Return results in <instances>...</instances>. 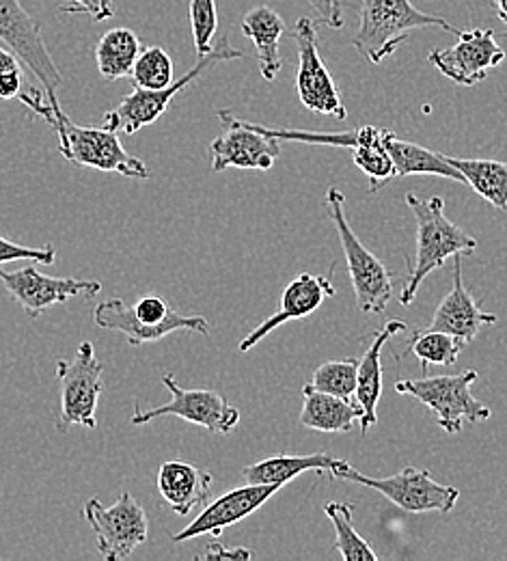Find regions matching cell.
<instances>
[{"mask_svg":"<svg viewBox=\"0 0 507 561\" xmlns=\"http://www.w3.org/2000/svg\"><path fill=\"white\" fill-rule=\"evenodd\" d=\"M93 322L100 329L122 333L130 346L160 342L171 333L188 331L208 337L212 327L204 316H184L169 307L162 296L149 294L130 307L122 298H106L93 309Z\"/></svg>","mask_w":507,"mask_h":561,"instance_id":"6da1fadb","label":"cell"},{"mask_svg":"<svg viewBox=\"0 0 507 561\" xmlns=\"http://www.w3.org/2000/svg\"><path fill=\"white\" fill-rule=\"evenodd\" d=\"M406 204L417 222V262L400 294V302L413 305L426 277L442 268L449 257L473 255L477 240L445 216V199H422L415 193H406Z\"/></svg>","mask_w":507,"mask_h":561,"instance_id":"7a4b0ae2","label":"cell"},{"mask_svg":"<svg viewBox=\"0 0 507 561\" xmlns=\"http://www.w3.org/2000/svg\"><path fill=\"white\" fill-rule=\"evenodd\" d=\"M428 26H440L456 37L460 33L447 20L424 13L411 0H362L353 46L365 61L378 66L408 39L411 31Z\"/></svg>","mask_w":507,"mask_h":561,"instance_id":"3957f363","label":"cell"},{"mask_svg":"<svg viewBox=\"0 0 507 561\" xmlns=\"http://www.w3.org/2000/svg\"><path fill=\"white\" fill-rule=\"evenodd\" d=\"M240 57H242V53L235 50L231 46V39L224 35V37L218 39L208 55L197 59L195 68H191V71H186L182 78L173 80L169 87L158 89V91L135 87V91L130 95H126L119 106L111 108L104 115L102 126L108 128V130H115L119 135H130L132 137V135H137L139 130H143L149 124L158 122L166 113V108L173 102V98L180 91H184L191 82L201 78L206 71L215 68L217 64L233 61V59H240Z\"/></svg>","mask_w":507,"mask_h":561,"instance_id":"277c9868","label":"cell"},{"mask_svg":"<svg viewBox=\"0 0 507 561\" xmlns=\"http://www.w3.org/2000/svg\"><path fill=\"white\" fill-rule=\"evenodd\" d=\"M344 193L339 188H329L326 193V208L331 220L337 229L348 273L355 285L357 307L362 313H382L393 296V273L362 244L353 231L346 210H344Z\"/></svg>","mask_w":507,"mask_h":561,"instance_id":"5b68a950","label":"cell"},{"mask_svg":"<svg viewBox=\"0 0 507 561\" xmlns=\"http://www.w3.org/2000/svg\"><path fill=\"white\" fill-rule=\"evenodd\" d=\"M477 380L475 369H466L456 376H426L419 380H397L395 391L413 396L435 413L438 425L449 432H462L464 421L477 423L493 417V411L473 396Z\"/></svg>","mask_w":507,"mask_h":561,"instance_id":"8992f818","label":"cell"},{"mask_svg":"<svg viewBox=\"0 0 507 561\" xmlns=\"http://www.w3.org/2000/svg\"><path fill=\"white\" fill-rule=\"evenodd\" d=\"M59 137L61 153L78 167L97 169L104 173H119L130 180H149L146 162L122 145L119 133L108 128H89L78 126L61 113L53 126Z\"/></svg>","mask_w":507,"mask_h":561,"instance_id":"52a82bcc","label":"cell"},{"mask_svg":"<svg viewBox=\"0 0 507 561\" xmlns=\"http://www.w3.org/2000/svg\"><path fill=\"white\" fill-rule=\"evenodd\" d=\"M0 39L9 46L11 53H15V57L33 73V78L39 80L57 122V117L64 113L57 95L64 84V76L46 48L39 24L28 15L20 0H0Z\"/></svg>","mask_w":507,"mask_h":561,"instance_id":"ba28073f","label":"cell"},{"mask_svg":"<svg viewBox=\"0 0 507 561\" xmlns=\"http://www.w3.org/2000/svg\"><path fill=\"white\" fill-rule=\"evenodd\" d=\"M82 516L91 527L97 551L106 561L128 560L149 536V518L143 505L128 491L113 505H104L100 499H89L82 507Z\"/></svg>","mask_w":507,"mask_h":561,"instance_id":"9c48e42d","label":"cell"},{"mask_svg":"<svg viewBox=\"0 0 507 561\" xmlns=\"http://www.w3.org/2000/svg\"><path fill=\"white\" fill-rule=\"evenodd\" d=\"M104 363L97 358L91 342H82L72 360L57 363V380L61 385L59 402V432H68L76 425L95 430L97 404L104 393Z\"/></svg>","mask_w":507,"mask_h":561,"instance_id":"30bf717a","label":"cell"},{"mask_svg":"<svg viewBox=\"0 0 507 561\" xmlns=\"http://www.w3.org/2000/svg\"><path fill=\"white\" fill-rule=\"evenodd\" d=\"M162 385L171 393V402L139 411L130 417L135 425H147L160 417H177L206 427L212 434H229L240 423V411L212 389H184L173 374L162 376Z\"/></svg>","mask_w":507,"mask_h":561,"instance_id":"8fae6325","label":"cell"},{"mask_svg":"<svg viewBox=\"0 0 507 561\" xmlns=\"http://www.w3.org/2000/svg\"><path fill=\"white\" fill-rule=\"evenodd\" d=\"M298 48L296 91L304 108L344 122L348 117L342 93L318 50V31L311 18H300L291 31Z\"/></svg>","mask_w":507,"mask_h":561,"instance_id":"7c38bea8","label":"cell"},{"mask_svg":"<svg viewBox=\"0 0 507 561\" xmlns=\"http://www.w3.org/2000/svg\"><path fill=\"white\" fill-rule=\"evenodd\" d=\"M222 126L220 137L210 142V169L222 173L227 169L270 171L281 156V140L266 135L260 124L242 122L231 111H218Z\"/></svg>","mask_w":507,"mask_h":561,"instance_id":"4fadbf2b","label":"cell"},{"mask_svg":"<svg viewBox=\"0 0 507 561\" xmlns=\"http://www.w3.org/2000/svg\"><path fill=\"white\" fill-rule=\"evenodd\" d=\"M342 480L373 489L382 496H387L393 505L411 514H426V512L449 514L456 501L460 499L458 489L438 484L433 480L428 469H415V467H406L404 471L391 478H369L359 473L355 467H350Z\"/></svg>","mask_w":507,"mask_h":561,"instance_id":"5bb4252c","label":"cell"},{"mask_svg":"<svg viewBox=\"0 0 507 561\" xmlns=\"http://www.w3.org/2000/svg\"><path fill=\"white\" fill-rule=\"evenodd\" d=\"M428 61L456 84L475 87L506 61V50L497 44L493 28H473L460 31L458 44L451 48L433 50Z\"/></svg>","mask_w":507,"mask_h":561,"instance_id":"9a60e30c","label":"cell"},{"mask_svg":"<svg viewBox=\"0 0 507 561\" xmlns=\"http://www.w3.org/2000/svg\"><path fill=\"white\" fill-rule=\"evenodd\" d=\"M0 283L4 285L9 296L24 309V313L33 320L44 316V311H48L50 307L68 302L70 298H95L102 291L100 280L48 277L39 268H35V262L13 273L0 268Z\"/></svg>","mask_w":507,"mask_h":561,"instance_id":"2e32d148","label":"cell"},{"mask_svg":"<svg viewBox=\"0 0 507 561\" xmlns=\"http://www.w3.org/2000/svg\"><path fill=\"white\" fill-rule=\"evenodd\" d=\"M281 489L284 484H246L224 492L217 501L206 505L188 527L173 536V545H184L199 536H220L227 527L255 514Z\"/></svg>","mask_w":507,"mask_h":561,"instance_id":"e0dca14e","label":"cell"},{"mask_svg":"<svg viewBox=\"0 0 507 561\" xmlns=\"http://www.w3.org/2000/svg\"><path fill=\"white\" fill-rule=\"evenodd\" d=\"M337 294L335 285L329 277H318L311 273H300L296 279L290 280L281 296V307L277 313H273L268 320H264L260 327H255L242 342L238 344V352L253 351L262 340H266L275 329L284 327L291 320H302L318 311L326 298H333Z\"/></svg>","mask_w":507,"mask_h":561,"instance_id":"ac0fdd59","label":"cell"},{"mask_svg":"<svg viewBox=\"0 0 507 561\" xmlns=\"http://www.w3.org/2000/svg\"><path fill=\"white\" fill-rule=\"evenodd\" d=\"M497 322L495 313H486L480 309L477 300L471 296L462 280V257L456 255V271H453V287L442 298L435 311V318L428 329L442 331L456 337L464 348L480 335L484 327Z\"/></svg>","mask_w":507,"mask_h":561,"instance_id":"d6986e66","label":"cell"},{"mask_svg":"<svg viewBox=\"0 0 507 561\" xmlns=\"http://www.w3.org/2000/svg\"><path fill=\"white\" fill-rule=\"evenodd\" d=\"M350 467L353 465H348L346 460L333 458L329 454H309V456L281 454V456H273L244 467L242 478L246 480V484H284L286 486L288 482L307 471H322L335 480H342Z\"/></svg>","mask_w":507,"mask_h":561,"instance_id":"ffe728a7","label":"cell"},{"mask_svg":"<svg viewBox=\"0 0 507 561\" xmlns=\"http://www.w3.org/2000/svg\"><path fill=\"white\" fill-rule=\"evenodd\" d=\"M212 473L195 465L169 460L158 469V492L177 516H188L210 496Z\"/></svg>","mask_w":507,"mask_h":561,"instance_id":"44dd1931","label":"cell"},{"mask_svg":"<svg viewBox=\"0 0 507 561\" xmlns=\"http://www.w3.org/2000/svg\"><path fill=\"white\" fill-rule=\"evenodd\" d=\"M404 329H406V324L402 320H397V318L389 320L373 335V342L369 344V348L359 360V382H357L355 400L362 409V417L359 421L362 434H367L369 427H373L378 423L376 411H378V402L382 398V351L391 342V337H395Z\"/></svg>","mask_w":507,"mask_h":561,"instance_id":"7402d4cb","label":"cell"},{"mask_svg":"<svg viewBox=\"0 0 507 561\" xmlns=\"http://www.w3.org/2000/svg\"><path fill=\"white\" fill-rule=\"evenodd\" d=\"M240 28L255 46V57L260 64L262 78L273 82L284 68V59L279 55V42L286 33L284 18L275 9L262 4V7L251 9L242 18Z\"/></svg>","mask_w":507,"mask_h":561,"instance_id":"603a6c76","label":"cell"},{"mask_svg":"<svg viewBox=\"0 0 507 561\" xmlns=\"http://www.w3.org/2000/svg\"><path fill=\"white\" fill-rule=\"evenodd\" d=\"M362 409L353 400H344L324 391H318L311 382L302 387V411L300 423L318 432L344 434L361 421Z\"/></svg>","mask_w":507,"mask_h":561,"instance_id":"cb8c5ba5","label":"cell"},{"mask_svg":"<svg viewBox=\"0 0 507 561\" xmlns=\"http://www.w3.org/2000/svg\"><path fill=\"white\" fill-rule=\"evenodd\" d=\"M387 151L395 162L397 178H408V175H438L447 178L458 184H466L462 173L453 169L442 153H435L417 142L411 140L397 139L393 133L387 137Z\"/></svg>","mask_w":507,"mask_h":561,"instance_id":"d4e9b609","label":"cell"},{"mask_svg":"<svg viewBox=\"0 0 507 561\" xmlns=\"http://www.w3.org/2000/svg\"><path fill=\"white\" fill-rule=\"evenodd\" d=\"M141 50V39L130 28H113L104 33L95 46V64L100 76L108 82L130 76Z\"/></svg>","mask_w":507,"mask_h":561,"instance_id":"484cf974","label":"cell"},{"mask_svg":"<svg viewBox=\"0 0 507 561\" xmlns=\"http://www.w3.org/2000/svg\"><path fill=\"white\" fill-rule=\"evenodd\" d=\"M445 160L462 173L464 182L480 197H484L497 210H507V162L453 156H445Z\"/></svg>","mask_w":507,"mask_h":561,"instance_id":"4316f807","label":"cell"},{"mask_svg":"<svg viewBox=\"0 0 507 561\" xmlns=\"http://www.w3.org/2000/svg\"><path fill=\"white\" fill-rule=\"evenodd\" d=\"M353 510L355 505L344 501H329L324 505V512L335 527V549L346 561H378L371 545L355 529Z\"/></svg>","mask_w":507,"mask_h":561,"instance_id":"83f0119b","label":"cell"},{"mask_svg":"<svg viewBox=\"0 0 507 561\" xmlns=\"http://www.w3.org/2000/svg\"><path fill=\"white\" fill-rule=\"evenodd\" d=\"M359 382V360L357 358H342V360H326L322 363L311 378V385L318 391L353 400L357 393Z\"/></svg>","mask_w":507,"mask_h":561,"instance_id":"f1b7e54d","label":"cell"},{"mask_svg":"<svg viewBox=\"0 0 507 561\" xmlns=\"http://www.w3.org/2000/svg\"><path fill=\"white\" fill-rule=\"evenodd\" d=\"M462 348L456 337L433 329L417 331L408 342V352L422 360V371H428V365H453Z\"/></svg>","mask_w":507,"mask_h":561,"instance_id":"f546056e","label":"cell"},{"mask_svg":"<svg viewBox=\"0 0 507 561\" xmlns=\"http://www.w3.org/2000/svg\"><path fill=\"white\" fill-rule=\"evenodd\" d=\"M391 130H384L382 139L367 142L353 149V160L361 169L362 173L371 180V191H378L380 186L389 184L397 178V169L393 158L387 151V137Z\"/></svg>","mask_w":507,"mask_h":561,"instance_id":"4dcf8cb0","label":"cell"},{"mask_svg":"<svg viewBox=\"0 0 507 561\" xmlns=\"http://www.w3.org/2000/svg\"><path fill=\"white\" fill-rule=\"evenodd\" d=\"M135 87L139 89H164L173 82V59L169 57L166 50L151 46L141 50L132 73H130Z\"/></svg>","mask_w":507,"mask_h":561,"instance_id":"1f68e13d","label":"cell"},{"mask_svg":"<svg viewBox=\"0 0 507 561\" xmlns=\"http://www.w3.org/2000/svg\"><path fill=\"white\" fill-rule=\"evenodd\" d=\"M191 31L197 57L208 55L218 31L217 0H191Z\"/></svg>","mask_w":507,"mask_h":561,"instance_id":"d6a6232c","label":"cell"},{"mask_svg":"<svg viewBox=\"0 0 507 561\" xmlns=\"http://www.w3.org/2000/svg\"><path fill=\"white\" fill-rule=\"evenodd\" d=\"M20 260H28L39 266H53L57 262V249L53 242L44 247H24L0 236V264L20 262Z\"/></svg>","mask_w":507,"mask_h":561,"instance_id":"836d02e7","label":"cell"},{"mask_svg":"<svg viewBox=\"0 0 507 561\" xmlns=\"http://www.w3.org/2000/svg\"><path fill=\"white\" fill-rule=\"evenodd\" d=\"M64 13H87L91 15L95 22H104L115 18L117 9L113 4V0H72L70 4L61 7Z\"/></svg>","mask_w":507,"mask_h":561,"instance_id":"e575fe53","label":"cell"},{"mask_svg":"<svg viewBox=\"0 0 507 561\" xmlns=\"http://www.w3.org/2000/svg\"><path fill=\"white\" fill-rule=\"evenodd\" d=\"M309 4L315 11L318 22L329 28H344V0H309Z\"/></svg>","mask_w":507,"mask_h":561,"instance_id":"d590c367","label":"cell"},{"mask_svg":"<svg viewBox=\"0 0 507 561\" xmlns=\"http://www.w3.org/2000/svg\"><path fill=\"white\" fill-rule=\"evenodd\" d=\"M204 558L206 560H251L253 553L249 549H224L222 545H212Z\"/></svg>","mask_w":507,"mask_h":561,"instance_id":"8d00e7d4","label":"cell"},{"mask_svg":"<svg viewBox=\"0 0 507 561\" xmlns=\"http://www.w3.org/2000/svg\"><path fill=\"white\" fill-rule=\"evenodd\" d=\"M18 61H20V59L15 57V53H11V50H7V48L0 46V73L20 70Z\"/></svg>","mask_w":507,"mask_h":561,"instance_id":"74e56055","label":"cell"},{"mask_svg":"<svg viewBox=\"0 0 507 561\" xmlns=\"http://www.w3.org/2000/svg\"><path fill=\"white\" fill-rule=\"evenodd\" d=\"M495 9H497L499 20L507 24V0H495Z\"/></svg>","mask_w":507,"mask_h":561,"instance_id":"f35d334b","label":"cell"}]
</instances>
